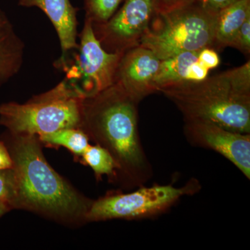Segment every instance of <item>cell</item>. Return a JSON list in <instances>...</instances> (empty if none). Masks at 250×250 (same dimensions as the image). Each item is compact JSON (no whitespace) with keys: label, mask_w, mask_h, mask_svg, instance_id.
<instances>
[{"label":"cell","mask_w":250,"mask_h":250,"mask_svg":"<svg viewBox=\"0 0 250 250\" xmlns=\"http://www.w3.org/2000/svg\"><path fill=\"white\" fill-rule=\"evenodd\" d=\"M124 0H83L85 19L93 26L104 24L119 9Z\"/></svg>","instance_id":"e0dca14e"},{"label":"cell","mask_w":250,"mask_h":250,"mask_svg":"<svg viewBox=\"0 0 250 250\" xmlns=\"http://www.w3.org/2000/svg\"><path fill=\"white\" fill-rule=\"evenodd\" d=\"M160 63V59L149 49L138 45L128 49L120 61L115 83L139 103L157 92L154 80Z\"/></svg>","instance_id":"30bf717a"},{"label":"cell","mask_w":250,"mask_h":250,"mask_svg":"<svg viewBox=\"0 0 250 250\" xmlns=\"http://www.w3.org/2000/svg\"><path fill=\"white\" fill-rule=\"evenodd\" d=\"M84 97L66 80L26 103L0 104V125L16 135L48 134L80 128Z\"/></svg>","instance_id":"277c9868"},{"label":"cell","mask_w":250,"mask_h":250,"mask_svg":"<svg viewBox=\"0 0 250 250\" xmlns=\"http://www.w3.org/2000/svg\"><path fill=\"white\" fill-rule=\"evenodd\" d=\"M11 210L9 207H5V206H1L0 207V218L3 216L4 214L9 211Z\"/></svg>","instance_id":"cb8c5ba5"},{"label":"cell","mask_w":250,"mask_h":250,"mask_svg":"<svg viewBox=\"0 0 250 250\" xmlns=\"http://www.w3.org/2000/svg\"><path fill=\"white\" fill-rule=\"evenodd\" d=\"M184 134L193 146L223 155L250 179V135L235 132L207 121H185Z\"/></svg>","instance_id":"9c48e42d"},{"label":"cell","mask_w":250,"mask_h":250,"mask_svg":"<svg viewBox=\"0 0 250 250\" xmlns=\"http://www.w3.org/2000/svg\"><path fill=\"white\" fill-rule=\"evenodd\" d=\"M250 18V0H239L220 10L215 24L214 49L230 47L237 33Z\"/></svg>","instance_id":"4fadbf2b"},{"label":"cell","mask_w":250,"mask_h":250,"mask_svg":"<svg viewBox=\"0 0 250 250\" xmlns=\"http://www.w3.org/2000/svg\"><path fill=\"white\" fill-rule=\"evenodd\" d=\"M4 142L14 163V209L30 210L62 223L85 220L92 202L51 167L38 136L6 133Z\"/></svg>","instance_id":"7a4b0ae2"},{"label":"cell","mask_w":250,"mask_h":250,"mask_svg":"<svg viewBox=\"0 0 250 250\" xmlns=\"http://www.w3.org/2000/svg\"><path fill=\"white\" fill-rule=\"evenodd\" d=\"M14 163L9 149L3 141H0V170L13 168Z\"/></svg>","instance_id":"7402d4cb"},{"label":"cell","mask_w":250,"mask_h":250,"mask_svg":"<svg viewBox=\"0 0 250 250\" xmlns=\"http://www.w3.org/2000/svg\"><path fill=\"white\" fill-rule=\"evenodd\" d=\"M208 11L218 14L220 10L229 6V5L239 1V0H197Z\"/></svg>","instance_id":"ffe728a7"},{"label":"cell","mask_w":250,"mask_h":250,"mask_svg":"<svg viewBox=\"0 0 250 250\" xmlns=\"http://www.w3.org/2000/svg\"><path fill=\"white\" fill-rule=\"evenodd\" d=\"M200 50L186 52L161 60L154 83L157 92L169 85L198 82L208 77L210 69L202 58Z\"/></svg>","instance_id":"7c38bea8"},{"label":"cell","mask_w":250,"mask_h":250,"mask_svg":"<svg viewBox=\"0 0 250 250\" xmlns=\"http://www.w3.org/2000/svg\"><path fill=\"white\" fill-rule=\"evenodd\" d=\"M18 5L23 7H37L47 16L58 35L62 56V62L69 52L78 49L77 39V8L72 6L70 0H18Z\"/></svg>","instance_id":"8fae6325"},{"label":"cell","mask_w":250,"mask_h":250,"mask_svg":"<svg viewBox=\"0 0 250 250\" xmlns=\"http://www.w3.org/2000/svg\"><path fill=\"white\" fill-rule=\"evenodd\" d=\"M16 183L14 169L0 170V207L5 206L14 209Z\"/></svg>","instance_id":"ac0fdd59"},{"label":"cell","mask_w":250,"mask_h":250,"mask_svg":"<svg viewBox=\"0 0 250 250\" xmlns=\"http://www.w3.org/2000/svg\"><path fill=\"white\" fill-rule=\"evenodd\" d=\"M182 112L184 121H207L225 129L250 133V62L207 77L161 88Z\"/></svg>","instance_id":"3957f363"},{"label":"cell","mask_w":250,"mask_h":250,"mask_svg":"<svg viewBox=\"0 0 250 250\" xmlns=\"http://www.w3.org/2000/svg\"><path fill=\"white\" fill-rule=\"evenodd\" d=\"M218 14L193 2L157 11L139 45L149 49L160 60L186 52L214 49Z\"/></svg>","instance_id":"5b68a950"},{"label":"cell","mask_w":250,"mask_h":250,"mask_svg":"<svg viewBox=\"0 0 250 250\" xmlns=\"http://www.w3.org/2000/svg\"><path fill=\"white\" fill-rule=\"evenodd\" d=\"M195 0H156L157 11H167L190 4Z\"/></svg>","instance_id":"44dd1931"},{"label":"cell","mask_w":250,"mask_h":250,"mask_svg":"<svg viewBox=\"0 0 250 250\" xmlns=\"http://www.w3.org/2000/svg\"><path fill=\"white\" fill-rule=\"evenodd\" d=\"M41 143L53 147L66 148L76 156H82L89 146L88 135L81 128H65L38 136Z\"/></svg>","instance_id":"9a60e30c"},{"label":"cell","mask_w":250,"mask_h":250,"mask_svg":"<svg viewBox=\"0 0 250 250\" xmlns=\"http://www.w3.org/2000/svg\"><path fill=\"white\" fill-rule=\"evenodd\" d=\"M78 37L79 52L73 62H62L57 67L65 70V80L86 99L115 83L117 69L124 53L106 52L95 36L93 24L88 20L84 19Z\"/></svg>","instance_id":"52a82bcc"},{"label":"cell","mask_w":250,"mask_h":250,"mask_svg":"<svg viewBox=\"0 0 250 250\" xmlns=\"http://www.w3.org/2000/svg\"><path fill=\"white\" fill-rule=\"evenodd\" d=\"M83 164L91 167L97 178L104 175L118 177V166L111 154L99 145L89 146L81 156Z\"/></svg>","instance_id":"2e32d148"},{"label":"cell","mask_w":250,"mask_h":250,"mask_svg":"<svg viewBox=\"0 0 250 250\" xmlns=\"http://www.w3.org/2000/svg\"><path fill=\"white\" fill-rule=\"evenodd\" d=\"M11 24L9 18H8L4 12L0 9V30L4 29Z\"/></svg>","instance_id":"603a6c76"},{"label":"cell","mask_w":250,"mask_h":250,"mask_svg":"<svg viewBox=\"0 0 250 250\" xmlns=\"http://www.w3.org/2000/svg\"><path fill=\"white\" fill-rule=\"evenodd\" d=\"M231 47H234L247 57L250 54V18H248L237 33Z\"/></svg>","instance_id":"d6986e66"},{"label":"cell","mask_w":250,"mask_h":250,"mask_svg":"<svg viewBox=\"0 0 250 250\" xmlns=\"http://www.w3.org/2000/svg\"><path fill=\"white\" fill-rule=\"evenodd\" d=\"M156 12V0H124L107 22L93 26L94 33L106 52L124 53L139 45Z\"/></svg>","instance_id":"ba28073f"},{"label":"cell","mask_w":250,"mask_h":250,"mask_svg":"<svg viewBox=\"0 0 250 250\" xmlns=\"http://www.w3.org/2000/svg\"><path fill=\"white\" fill-rule=\"evenodd\" d=\"M24 48L12 24L0 30V88L21 70Z\"/></svg>","instance_id":"5bb4252c"},{"label":"cell","mask_w":250,"mask_h":250,"mask_svg":"<svg viewBox=\"0 0 250 250\" xmlns=\"http://www.w3.org/2000/svg\"><path fill=\"white\" fill-rule=\"evenodd\" d=\"M139 103L123 87L114 83L85 99L81 129L97 145L111 154L128 187H142L153 175L140 139Z\"/></svg>","instance_id":"6da1fadb"},{"label":"cell","mask_w":250,"mask_h":250,"mask_svg":"<svg viewBox=\"0 0 250 250\" xmlns=\"http://www.w3.org/2000/svg\"><path fill=\"white\" fill-rule=\"evenodd\" d=\"M200 188L198 182L191 180L182 188L172 185L142 186L129 193L108 195L92 202L85 215V221L154 218L165 213L182 197L193 195Z\"/></svg>","instance_id":"8992f818"}]
</instances>
